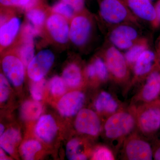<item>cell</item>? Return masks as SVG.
Returning a JSON list of instances; mask_svg holds the SVG:
<instances>
[{
    "label": "cell",
    "mask_w": 160,
    "mask_h": 160,
    "mask_svg": "<svg viewBox=\"0 0 160 160\" xmlns=\"http://www.w3.org/2000/svg\"><path fill=\"white\" fill-rule=\"evenodd\" d=\"M99 14L109 27L130 23L140 26V20L132 13L123 0H98Z\"/></svg>",
    "instance_id": "1"
},
{
    "label": "cell",
    "mask_w": 160,
    "mask_h": 160,
    "mask_svg": "<svg viewBox=\"0 0 160 160\" xmlns=\"http://www.w3.org/2000/svg\"><path fill=\"white\" fill-rule=\"evenodd\" d=\"M70 21L69 39L78 47L86 46L93 31V21L90 13L86 9L77 13Z\"/></svg>",
    "instance_id": "2"
},
{
    "label": "cell",
    "mask_w": 160,
    "mask_h": 160,
    "mask_svg": "<svg viewBox=\"0 0 160 160\" xmlns=\"http://www.w3.org/2000/svg\"><path fill=\"white\" fill-rule=\"evenodd\" d=\"M140 26L124 23L109 27L108 42L119 50H127L142 37L138 28Z\"/></svg>",
    "instance_id": "3"
},
{
    "label": "cell",
    "mask_w": 160,
    "mask_h": 160,
    "mask_svg": "<svg viewBox=\"0 0 160 160\" xmlns=\"http://www.w3.org/2000/svg\"><path fill=\"white\" fill-rule=\"evenodd\" d=\"M103 50V58L112 78L123 82L129 78V70L125 56L119 49L108 42Z\"/></svg>",
    "instance_id": "4"
},
{
    "label": "cell",
    "mask_w": 160,
    "mask_h": 160,
    "mask_svg": "<svg viewBox=\"0 0 160 160\" xmlns=\"http://www.w3.org/2000/svg\"><path fill=\"white\" fill-rule=\"evenodd\" d=\"M136 122L134 117L130 112L122 111L113 113L104 126L106 137L110 139H117L126 136L134 129Z\"/></svg>",
    "instance_id": "5"
},
{
    "label": "cell",
    "mask_w": 160,
    "mask_h": 160,
    "mask_svg": "<svg viewBox=\"0 0 160 160\" xmlns=\"http://www.w3.org/2000/svg\"><path fill=\"white\" fill-rule=\"evenodd\" d=\"M1 7L0 46L2 51L13 43L22 28L19 18L13 15L10 8Z\"/></svg>",
    "instance_id": "6"
},
{
    "label": "cell",
    "mask_w": 160,
    "mask_h": 160,
    "mask_svg": "<svg viewBox=\"0 0 160 160\" xmlns=\"http://www.w3.org/2000/svg\"><path fill=\"white\" fill-rule=\"evenodd\" d=\"M54 60V54L49 49L38 52L27 66L29 78L33 81L43 79L53 65Z\"/></svg>",
    "instance_id": "7"
},
{
    "label": "cell",
    "mask_w": 160,
    "mask_h": 160,
    "mask_svg": "<svg viewBox=\"0 0 160 160\" xmlns=\"http://www.w3.org/2000/svg\"><path fill=\"white\" fill-rule=\"evenodd\" d=\"M2 68L6 78L15 86L22 85L24 79V63L15 52H9L3 57Z\"/></svg>",
    "instance_id": "8"
},
{
    "label": "cell",
    "mask_w": 160,
    "mask_h": 160,
    "mask_svg": "<svg viewBox=\"0 0 160 160\" xmlns=\"http://www.w3.org/2000/svg\"><path fill=\"white\" fill-rule=\"evenodd\" d=\"M69 21L62 16L52 12L47 17L45 23L46 29L57 43L65 44L69 39Z\"/></svg>",
    "instance_id": "9"
},
{
    "label": "cell",
    "mask_w": 160,
    "mask_h": 160,
    "mask_svg": "<svg viewBox=\"0 0 160 160\" xmlns=\"http://www.w3.org/2000/svg\"><path fill=\"white\" fill-rule=\"evenodd\" d=\"M101 122L97 114L91 109H81L75 121V127L81 133L96 136L101 130Z\"/></svg>",
    "instance_id": "10"
},
{
    "label": "cell",
    "mask_w": 160,
    "mask_h": 160,
    "mask_svg": "<svg viewBox=\"0 0 160 160\" xmlns=\"http://www.w3.org/2000/svg\"><path fill=\"white\" fill-rule=\"evenodd\" d=\"M135 16L139 20L149 23L154 28L156 12L150 0H123Z\"/></svg>",
    "instance_id": "11"
},
{
    "label": "cell",
    "mask_w": 160,
    "mask_h": 160,
    "mask_svg": "<svg viewBox=\"0 0 160 160\" xmlns=\"http://www.w3.org/2000/svg\"><path fill=\"white\" fill-rule=\"evenodd\" d=\"M138 124L145 133L155 132L160 128V106L151 105L141 111L138 117Z\"/></svg>",
    "instance_id": "12"
},
{
    "label": "cell",
    "mask_w": 160,
    "mask_h": 160,
    "mask_svg": "<svg viewBox=\"0 0 160 160\" xmlns=\"http://www.w3.org/2000/svg\"><path fill=\"white\" fill-rule=\"evenodd\" d=\"M85 95L80 91H74L65 95L58 104V109L62 115L71 117L78 113L85 102Z\"/></svg>",
    "instance_id": "13"
},
{
    "label": "cell",
    "mask_w": 160,
    "mask_h": 160,
    "mask_svg": "<svg viewBox=\"0 0 160 160\" xmlns=\"http://www.w3.org/2000/svg\"><path fill=\"white\" fill-rule=\"evenodd\" d=\"M126 157L131 160H151L153 158L152 149L149 143L138 138L128 141L125 146Z\"/></svg>",
    "instance_id": "14"
},
{
    "label": "cell",
    "mask_w": 160,
    "mask_h": 160,
    "mask_svg": "<svg viewBox=\"0 0 160 160\" xmlns=\"http://www.w3.org/2000/svg\"><path fill=\"white\" fill-rule=\"evenodd\" d=\"M160 93V68L156 66L147 78L142 91V98L146 102L154 101Z\"/></svg>",
    "instance_id": "15"
},
{
    "label": "cell",
    "mask_w": 160,
    "mask_h": 160,
    "mask_svg": "<svg viewBox=\"0 0 160 160\" xmlns=\"http://www.w3.org/2000/svg\"><path fill=\"white\" fill-rule=\"evenodd\" d=\"M156 55L150 49L144 52L133 65L135 77L141 78L148 76L156 67Z\"/></svg>",
    "instance_id": "16"
},
{
    "label": "cell",
    "mask_w": 160,
    "mask_h": 160,
    "mask_svg": "<svg viewBox=\"0 0 160 160\" xmlns=\"http://www.w3.org/2000/svg\"><path fill=\"white\" fill-rule=\"evenodd\" d=\"M58 131V127L54 119L51 115H45L41 117L35 128L37 136L47 142L53 139Z\"/></svg>",
    "instance_id": "17"
},
{
    "label": "cell",
    "mask_w": 160,
    "mask_h": 160,
    "mask_svg": "<svg viewBox=\"0 0 160 160\" xmlns=\"http://www.w3.org/2000/svg\"><path fill=\"white\" fill-rule=\"evenodd\" d=\"M149 49V45L148 39L146 37H142L134 43L133 46L128 50H126L124 56L129 67H133L140 55L144 51Z\"/></svg>",
    "instance_id": "18"
},
{
    "label": "cell",
    "mask_w": 160,
    "mask_h": 160,
    "mask_svg": "<svg viewBox=\"0 0 160 160\" xmlns=\"http://www.w3.org/2000/svg\"><path fill=\"white\" fill-rule=\"evenodd\" d=\"M95 107L99 112H106L109 114H112L117 110L118 104L110 93L106 92H102L99 95L96 100Z\"/></svg>",
    "instance_id": "19"
},
{
    "label": "cell",
    "mask_w": 160,
    "mask_h": 160,
    "mask_svg": "<svg viewBox=\"0 0 160 160\" xmlns=\"http://www.w3.org/2000/svg\"><path fill=\"white\" fill-rule=\"evenodd\" d=\"M20 139V132L17 129H10L1 136L0 146L7 153L12 154L14 152L15 148Z\"/></svg>",
    "instance_id": "20"
},
{
    "label": "cell",
    "mask_w": 160,
    "mask_h": 160,
    "mask_svg": "<svg viewBox=\"0 0 160 160\" xmlns=\"http://www.w3.org/2000/svg\"><path fill=\"white\" fill-rule=\"evenodd\" d=\"M62 78L65 84L69 87L76 88L79 86L82 80L79 66L74 63L69 64L63 72Z\"/></svg>",
    "instance_id": "21"
},
{
    "label": "cell",
    "mask_w": 160,
    "mask_h": 160,
    "mask_svg": "<svg viewBox=\"0 0 160 160\" xmlns=\"http://www.w3.org/2000/svg\"><path fill=\"white\" fill-rule=\"evenodd\" d=\"M45 4L39 5L26 10V16L29 22L36 28L41 29L46 23L47 17Z\"/></svg>",
    "instance_id": "22"
},
{
    "label": "cell",
    "mask_w": 160,
    "mask_h": 160,
    "mask_svg": "<svg viewBox=\"0 0 160 160\" xmlns=\"http://www.w3.org/2000/svg\"><path fill=\"white\" fill-rule=\"evenodd\" d=\"M15 51L25 66H28L35 56L34 39H20V45Z\"/></svg>",
    "instance_id": "23"
},
{
    "label": "cell",
    "mask_w": 160,
    "mask_h": 160,
    "mask_svg": "<svg viewBox=\"0 0 160 160\" xmlns=\"http://www.w3.org/2000/svg\"><path fill=\"white\" fill-rule=\"evenodd\" d=\"M42 107L37 102L27 101L23 104L21 109V114L24 119L35 120L42 113Z\"/></svg>",
    "instance_id": "24"
},
{
    "label": "cell",
    "mask_w": 160,
    "mask_h": 160,
    "mask_svg": "<svg viewBox=\"0 0 160 160\" xmlns=\"http://www.w3.org/2000/svg\"><path fill=\"white\" fill-rule=\"evenodd\" d=\"M42 149L41 144L36 140H29L23 143L21 146L22 155L25 159H34L35 155Z\"/></svg>",
    "instance_id": "25"
},
{
    "label": "cell",
    "mask_w": 160,
    "mask_h": 160,
    "mask_svg": "<svg viewBox=\"0 0 160 160\" xmlns=\"http://www.w3.org/2000/svg\"><path fill=\"white\" fill-rule=\"evenodd\" d=\"M51 12L62 16L68 20H71L76 12L69 5L60 0L50 8Z\"/></svg>",
    "instance_id": "26"
},
{
    "label": "cell",
    "mask_w": 160,
    "mask_h": 160,
    "mask_svg": "<svg viewBox=\"0 0 160 160\" xmlns=\"http://www.w3.org/2000/svg\"><path fill=\"white\" fill-rule=\"evenodd\" d=\"M93 63L95 67L98 78L102 81L107 80L109 76V72L103 58H95Z\"/></svg>",
    "instance_id": "27"
},
{
    "label": "cell",
    "mask_w": 160,
    "mask_h": 160,
    "mask_svg": "<svg viewBox=\"0 0 160 160\" xmlns=\"http://www.w3.org/2000/svg\"><path fill=\"white\" fill-rule=\"evenodd\" d=\"M65 83L63 78L58 76H54L49 83V89L52 94L60 96L64 94L66 90Z\"/></svg>",
    "instance_id": "28"
},
{
    "label": "cell",
    "mask_w": 160,
    "mask_h": 160,
    "mask_svg": "<svg viewBox=\"0 0 160 160\" xmlns=\"http://www.w3.org/2000/svg\"><path fill=\"white\" fill-rule=\"evenodd\" d=\"M81 144L77 139L72 140L69 141L66 148V155L69 160H77L78 156L82 152H79Z\"/></svg>",
    "instance_id": "29"
},
{
    "label": "cell",
    "mask_w": 160,
    "mask_h": 160,
    "mask_svg": "<svg viewBox=\"0 0 160 160\" xmlns=\"http://www.w3.org/2000/svg\"><path fill=\"white\" fill-rule=\"evenodd\" d=\"M45 81L44 79L33 81L30 87L32 96L35 100L40 101L42 98L43 90L45 88Z\"/></svg>",
    "instance_id": "30"
},
{
    "label": "cell",
    "mask_w": 160,
    "mask_h": 160,
    "mask_svg": "<svg viewBox=\"0 0 160 160\" xmlns=\"http://www.w3.org/2000/svg\"><path fill=\"white\" fill-rule=\"evenodd\" d=\"M31 0H0L1 7L6 8H18L26 10Z\"/></svg>",
    "instance_id": "31"
},
{
    "label": "cell",
    "mask_w": 160,
    "mask_h": 160,
    "mask_svg": "<svg viewBox=\"0 0 160 160\" xmlns=\"http://www.w3.org/2000/svg\"><path fill=\"white\" fill-rule=\"evenodd\" d=\"M92 158L95 160H112L114 159V157L109 148L101 146L96 149Z\"/></svg>",
    "instance_id": "32"
},
{
    "label": "cell",
    "mask_w": 160,
    "mask_h": 160,
    "mask_svg": "<svg viewBox=\"0 0 160 160\" xmlns=\"http://www.w3.org/2000/svg\"><path fill=\"white\" fill-rule=\"evenodd\" d=\"M10 89L8 79L2 73L0 74V102H6L9 97Z\"/></svg>",
    "instance_id": "33"
},
{
    "label": "cell",
    "mask_w": 160,
    "mask_h": 160,
    "mask_svg": "<svg viewBox=\"0 0 160 160\" xmlns=\"http://www.w3.org/2000/svg\"><path fill=\"white\" fill-rule=\"evenodd\" d=\"M73 8L76 13L86 10L85 0H61Z\"/></svg>",
    "instance_id": "34"
},
{
    "label": "cell",
    "mask_w": 160,
    "mask_h": 160,
    "mask_svg": "<svg viewBox=\"0 0 160 160\" xmlns=\"http://www.w3.org/2000/svg\"><path fill=\"white\" fill-rule=\"evenodd\" d=\"M86 73L87 77L89 78L92 79L97 78L95 67L93 63L89 64L86 69Z\"/></svg>",
    "instance_id": "35"
},
{
    "label": "cell",
    "mask_w": 160,
    "mask_h": 160,
    "mask_svg": "<svg viewBox=\"0 0 160 160\" xmlns=\"http://www.w3.org/2000/svg\"><path fill=\"white\" fill-rule=\"evenodd\" d=\"M156 65L160 68V34L157 42L156 46Z\"/></svg>",
    "instance_id": "36"
},
{
    "label": "cell",
    "mask_w": 160,
    "mask_h": 160,
    "mask_svg": "<svg viewBox=\"0 0 160 160\" xmlns=\"http://www.w3.org/2000/svg\"><path fill=\"white\" fill-rule=\"evenodd\" d=\"M154 6L156 12V21L154 28H157L160 26V0H158Z\"/></svg>",
    "instance_id": "37"
},
{
    "label": "cell",
    "mask_w": 160,
    "mask_h": 160,
    "mask_svg": "<svg viewBox=\"0 0 160 160\" xmlns=\"http://www.w3.org/2000/svg\"><path fill=\"white\" fill-rule=\"evenodd\" d=\"M153 157L155 160H160V147L155 152Z\"/></svg>",
    "instance_id": "38"
},
{
    "label": "cell",
    "mask_w": 160,
    "mask_h": 160,
    "mask_svg": "<svg viewBox=\"0 0 160 160\" xmlns=\"http://www.w3.org/2000/svg\"><path fill=\"white\" fill-rule=\"evenodd\" d=\"M7 158H6V155H5V153H4V152H3V150H2V149H1V152H0V160H7Z\"/></svg>",
    "instance_id": "39"
},
{
    "label": "cell",
    "mask_w": 160,
    "mask_h": 160,
    "mask_svg": "<svg viewBox=\"0 0 160 160\" xmlns=\"http://www.w3.org/2000/svg\"><path fill=\"white\" fill-rule=\"evenodd\" d=\"M4 129H5L4 126H3V125H2V124H1V125H0V134H1V136L3 134V132H4Z\"/></svg>",
    "instance_id": "40"
},
{
    "label": "cell",
    "mask_w": 160,
    "mask_h": 160,
    "mask_svg": "<svg viewBox=\"0 0 160 160\" xmlns=\"http://www.w3.org/2000/svg\"><path fill=\"white\" fill-rule=\"evenodd\" d=\"M150 1H153V0H150Z\"/></svg>",
    "instance_id": "41"
}]
</instances>
